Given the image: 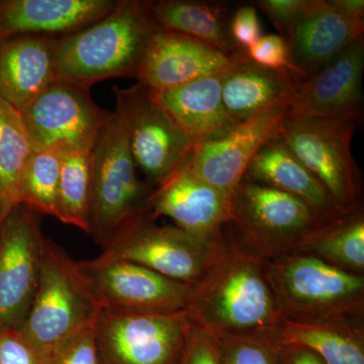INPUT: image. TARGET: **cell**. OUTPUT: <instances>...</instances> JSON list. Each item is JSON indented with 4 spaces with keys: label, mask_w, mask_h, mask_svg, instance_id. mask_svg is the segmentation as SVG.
Masks as SVG:
<instances>
[{
    "label": "cell",
    "mask_w": 364,
    "mask_h": 364,
    "mask_svg": "<svg viewBox=\"0 0 364 364\" xmlns=\"http://www.w3.org/2000/svg\"><path fill=\"white\" fill-rule=\"evenodd\" d=\"M269 261L238 239L193 287L188 313L215 338L274 335L284 322L270 279Z\"/></svg>",
    "instance_id": "6da1fadb"
},
{
    "label": "cell",
    "mask_w": 364,
    "mask_h": 364,
    "mask_svg": "<svg viewBox=\"0 0 364 364\" xmlns=\"http://www.w3.org/2000/svg\"><path fill=\"white\" fill-rule=\"evenodd\" d=\"M157 31L149 1L117 0L104 18L55 39V80L91 88L107 79H136Z\"/></svg>",
    "instance_id": "7a4b0ae2"
},
{
    "label": "cell",
    "mask_w": 364,
    "mask_h": 364,
    "mask_svg": "<svg viewBox=\"0 0 364 364\" xmlns=\"http://www.w3.org/2000/svg\"><path fill=\"white\" fill-rule=\"evenodd\" d=\"M121 112L111 121L91 150L90 231L102 250L143 218L149 217L153 188L138 176Z\"/></svg>",
    "instance_id": "3957f363"
},
{
    "label": "cell",
    "mask_w": 364,
    "mask_h": 364,
    "mask_svg": "<svg viewBox=\"0 0 364 364\" xmlns=\"http://www.w3.org/2000/svg\"><path fill=\"white\" fill-rule=\"evenodd\" d=\"M100 310L77 261L46 238L39 286L18 331L54 356L67 342L95 325Z\"/></svg>",
    "instance_id": "277c9868"
},
{
    "label": "cell",
    "mask_w": 364,
    "mask_h": 364,
    "mask_svg": "<svg viewBox=\"0 0 364 364\" xmlns=\"http://www.w3.org/2000/svg\"><path fill=\"white\" fill-rule=\"evenodd\" d=\"M269 262L270 279L286 320H363V275L305 253L287 254Z\"/></svg>",
    "instance_id": "5b68a950"
},
{
    "label": "cell",
    "mask_w": 364,
    "mask_h": 364,
    "mask_svg": "<svg viewBox=\"0 0 364 364\" xmlns=\"http://www.w3.org/2000/svg\"><path fill=\"white\" fill-rule=\"evenodd\" d=\"M231 224L244 245L273 261L332 223L293 196L242 179L231 198Z\"/></svg>",
    "instance_id": "8992f818"
},
{
    "label": "cell",
    "mask_w": 364,
    "mask_h": 364,
    "mask_svg": "<svg viewBox=\"0 0 364 364\" xmlns=\"http://www.w3.org/2000/svg\"><path fill=\"white\" fill-rule=\"evenodd\" d=\"M230 237L203 239L143 218L117 235L102 253L195 287L221 257Z\"/></svg>",
    "instance_id": "52a82bcc"
},
{
    "label": "cell",
    "mask_w": 364,
    "mask_h": 364,
    "mask_svg": "<svg viewBox=\"0 0 364 364\" xmlns=\"http://www.w3.org/2000/svg\"><path fill=\"white\" fill-rule=\"evenodd\" d=\"M193 326L188 311L100 310L93 325L98 358L102 364H178Z\"/></svg>",
    "instance_id": "ba28073f"
},
{
    "label": "cell",
    "mask_w": 364,
    "mask_h": 364,
    "mask_svg": "<svg viewBox=\"0 0 364 364\" xmlns=\"http://www.w3.org/2000/svg\"><path fill=\"white\" fill-rule=\"evenodd\" d=\"M358 124L335 119L287 117L279 136L340 207L360 208V171L351 153Z\"/></svg>",
    "instance_id": "9c48e42d"
},
{
    "label": "cell",
    "mask_w": 364,
    "mask_h": 364,
    "mask_svg": "<svg viewBox=\"0 0 364 364\" xmlns=\"http://www.w3.org/2000/svg\"><path fill=\"white\" fill-rule=\"evenodd\" d=\"M132 156L144 181L154 189L186 165L196 144L169 112L151 97L146 86L114 87Z\"/></svg>",
    "instance_id": "30bf717a"
},
{
    "label": "cell",
    "mask_w": 364,
    "mask_h": 364,
    "mask_svg": "<svg viewBox=\"0 0 364 364\" xmlns=\"http://www.w3.org/2000/svg\"><path fill=\"white\" fill-rule=\"evenodd\" d=\"M77 263L100 310L147 314L188 310L193 291L188 284L105 253Z\"/></svg>",
    "instance_id": "8fae6325"
},
{
    "label": "cell",
    "mask_w": 364,
    "mask_h": 364,
    "mask_svg": "<svg viewBox=\"0 0 364 364\" xmlns=\"http://www.w3.org/2000/svg\"><path fill=\"white\" fill-rule=\"evenodd\" d=\"M36 149L91 151L111 121L90 88L55 80L21 112Z\"/></svg>",
    "instance_id": "7c38bea8"
},
{
    "label": "cell",
    "mask_w": 364,
    "mask_h": 364,
    "mask_svg": "<svg viewBox=\"0 0 364 364\" xmlns=\"http://www.w3.org/2000/svg\"><path fill=\"white\" fill-rule=\"evenodd\" d=\"M46 238L39 215L20 205L0 226V332L18 331L39 286Z\"/></svg>",
    "instance_id": "4fadbf2b"
},
{
    "label": "cell",
    "mask_w": 364,
    "mask_h": 364,
    "mask_svg": "<svg viewBox=\"0 0 364 364\" xmlns=\"http://www.w3.org/2000/svg\"><path fill=\"white\" fill-rule=\"evenodd\" d=\"M289 104L236 124L224 135L196 144L186 163L195 176L232 198L256 153L279 135L289 117Z\"/></svg>",
    "instance_id": "5bb4252c"
},
{
    "label": "cell",
    "mask_w": 364,
    "mask_h": 364,
    "mask_svg": "<svg viewBox=\"0 0 364 364\" xmlns=\"http://www.w3.org/2000/svg\"><path fill=\"white\" fill-rule=\"evenodd\" d=\"M364 38L345 49L329 65L296 85L289 117L363 119Z\"/></svg>",
    "instance_id": "9a60e30c"
},
{
    "label": "cell",
    "mask_w": 364,
    "mask_h": 364,
    "mask_svg": "<svg viewBox=\"0 0 364 364\" xmlns=\"http://www.w3.org/2000/svg\"><path fill=\"white\" fill-rule=\"evenodd\" d=\"M150 219L167 217L174 226L203 239H221L231 224V198L218 191L186 165L153 189L148 200Z\"/></svg>",
    "instance_id": "2e32d148"
},
{
    "label": "cell",
    "mask_w": 364,
    "mask_h": 364,
    "mask_svg": "<svg viewBox=\"0 0 364 364\" xmlns=\"http://www.w3.org/2000/svg\"><path fill=\"white\" fill-rule=\"evenodd\" d=\"M232 60L202 41L159 30L151 38L136 79L149 90H168L222 73Z\"/></svg>",
    "instance_id": "e0dca14e"
},
{
    "label": "cell",
    "mask_w": 364,
    "mask_h": 364,
    "mask_svg": "<svg viewBox=\"0 0 364 364\" xmlns=\"http://www.w3.org/2000/svg\"><path fill=\"white\" fill-rule=\"evenodd\" d=\"M363 18L336 9L330 0H314L312 7L291 28L286 39L291 63L303 80L334 61L363 37Z\"/></svg>",
    "instance_id": "ac0fdd59"
},
{
    "label": "cell",
    "mask_w": 364,
    "mask_h": 364,
    "mask_svg": "<svg viewBox=\"0 0 364 364\" xmlns=\"http://www.w3.org/2000/svg\"><path fill=\"white\" fill-rule=\"evenodd\" d=\"M116 4L117 0H0V41L70 35L104 18Z\"/></svg>",
    "instance_id": "d6986e66"
},
{
    "label": "cell",
    "mask_w": 364,
    "mask_h": 364,
    "mask_svg": "<svg viewBox=\"0 0 364 364\" xmlns=\"http://www.w3.org/2000/svg\"><path fill=\"white\" fill-rule=\"evenodd\" d=\"M243 179L263 184L305 203L326 222L334 223L353 212L340 207L327 189L280 139L273 136L249 163Z\"/></svg>",
    "instance_id": "ffe728a7"
},
{
    "label": "cell",
    "mask_w": 364,
    "mask_h": 364,
    "mask_svg": "<svg viewBox=\"0 0 364 364\" xmlns=\"http://www.w3.org/2000/svg\"><path fill=\"white\" fill-rule=\"evenodd\" d=\"M221 83L225 112L236 126L273 107L291 105L299 81L291 74L263 68L239 54L222 72Z\"/></svg>",
    "instance_id": "44dd1931"
},
{
    "label": "cell",
    "mask_w": 364,
    "mask_h": 364,
    "mask_svg": "<svg viewBox=\"0 0 364 364\" xmlns=\"http://www.w3.org/2000/svg\"><path fill=\"white\" fill-rule=\"evenodd\" d=\"M55 39L21 36L0 41V97L20 112L55 81Z\"/></svg>",
    "instance_id": "7402d4cb"
},
{
    "label": "cell",
    "mask_w": 364,
    "mask_h": 364,
    "mask_svg": "<svg viewBox=\"0 0 364 364\" xmlns=\"http://www.w3.org/2000/svg\"><path fill=\"white\" fill-rule=\"evenodd\" d=\"M221 74L168 90L148 88L153 100L169 112L196 145L224 135L235 126L223 105Z\"/></svg>",
    "instance_id": "603a6c76"
},
{
    "label": "cell",
    "mask_w": 364,
    "mask_h": 364,
    "mask_svg": "<svg viewBox=\"0 0 364 364\" xmlns=\"http://www.w3.org/2000/svg\"><path fill=\"white\" fill-rule=\"evenodd\" d=\"M151 16L160 31L182 33L233 57L243 54L229 33V4L193 0L149 1Z\"/></svg>",
    "instance_id": "cb8c5ba5"
},
{
    "label": "cell",
    "mask_w": 364,
    "mask_h": 364,
    "mask_svg": "<svg viewBox=\"0 0 364 364\" xmlns=\"http://www.w3.org/2000/svg\"><path fill=\"white\" fill-rule=\"evenodd\" d=\"M275 336L282 344L305 347L325 364H364L363 320H284Z\"/></svg>",
    "instance_id": "d4e9b609"
},
{
    "label": "cell",
    "mask_w": 364,
    "mask_h": 364,
    "mask_svg": "<svg viewBox=\"0 0 364 364\" xmlns=\"http://www.w3.org/2000/svg\"><path fill=\"white\" fill-rule=\"evenodd\" d=\"M35 149L21 112L0 97V226L21 205V178Z\"/></svg>",
    "instance_id": "484cf974"
},
{
    "label": "cell",
    "mask_w": 364,
    "mask_h": 364,
    "mask_svg": "<svg viewBox=\"0 0 364 364\" xmlns=\"http://www.w3.org/2000/svg\"><path fill=\"white\" fill-rule=\"evenodd\" d=\"M294 252L310 254L343 272L363 275V208L318 230Z\"/></svg>",
    "instance_id": "4316f807"
},
{
    "label": "cell",
    "mask_w": 364,
    "mask_h": 364,
    "mask_svg": "<svg viewBox=\"0 0 364 364\" xmlns=\"http://www.w3.org/2000/svg\"><path fill=\"white\" fill-rule=\"evenodd\" d=\"M62 149H35L26 163L21 183V205L38 215L61 222L59 203Z\"/></svg>",
    "instance_id": "83f0119b"
},
{
    "label": "cell",
    "mask_w": 364,
    "mask_h": 364,
    "mask_svg": "<svg viewBox=\"0 0 364 364\" xmlns=\"http://www.w3.org/2000/svg\"><path fill=\"white\" fill-rule=\"evenodd\" d=\"M61 223L88 234L91 203V151L62 150L59 186Z\"/></svg>",
    "instance_id": "f1b7e54d"
},
{
    "label": "cell",
    "mask_w": 364,
    "mask_h": 364,
    "mask_svg": "<svg viewBox=\"0 0 364 364\" xmlns=\"http://www.w3.org/2000/svg\"><path fill=\"white\" fill-rule=\"evenodd\" d=\"M215 339L225 364H284V347L274 335Z\"/></svg>",
    "instance_id": "f546056e"
},
{
    "label": "cell",
    "mask_w": 364,
    "mask_h": 364,
    "mask_svg": "<svg viewBox=\"0 0 364 364\" xmlns=\"http://www.w3.org/2000/svg\"><path fill=\"white\" fill-rule=\"evenodd\" d=\"M246 57L263 68L269 70L287 72L301 82L303 78L291 63L289 46L286 39L280 35L262 36L245 53Z\"/></svg>",
    "instance_id": "4dcf8cb0"
},
{
    "label": "cell",
    "mask_w": 364,
    "mask_h": 364,
    "mask_svg": "<svg viewBox=\"0 0 364 364\" xmlns=\"http://www.w3.org/2000/svg\"><path fill=\"white\" fill-rule=\"evenodd\" d=\"M0 364H54V356L41 350L18 330L0 332Z\"/></svg>",
    "instance_id": "1f68e13d"
},
{
    "label": "cell",
    "mask_w": 364,
    "mask_h": 364,
    "mask_svg": "<svg viewBox=\"0 0 364 364\" xmlns=\"http://www.w3.org/2000/svg\"><path fill=\"white\" fill-rule=\"evenodd\" d=\"M313 4L314 0H260L257 6L279 30L280 36L286 38Z\"/></svg>",
    "instance_id": "d6a6232c"
},
{
    "label": "cell",
    "mask_w": 364,
    "mask_h": 364,
    "mask_svg": "<svg viewBox=\"0 0 364 364\" xmlns=\"http://www.w3.org/2000/svg\"><path fill=\"white\" fill-rule=\"evenodd\" d=\"M229 33L237 49L245 54L262 37V28L255 7L245 4L232 14Z\"/></svg>",
    "instance_id": "836d02e7"
},
{
    "label": "cell",
    "mask_w": 364,
    "mask_h": 364,
    "mask_svg": "<svg viewBox=\"0 0 364 364\" xmlns=\"http://www.w3.org/2000/svg\"><path fill=\"white\" fill-rule=\"evenodd\" d=\"M178 364H225L217 339L193 323Z\"/></svg>",
    "instance_id": "e575fe53"
},
{
    "label": "cell",
    "mask_w": 364,
    "mask_h": 364,
    "mask_svg": "<svg viewBox=\"0 0 364 364\" xmlns=\"http://www.w3.org/2000/svg\"><path fill=\"white\" fill-rule=\"evenodd\" d=\"M54 364H102L95 347L93 326L61 347L55 353Z\"/></svg>",
    "instance_id": "d590c367"
},
{
    "label": "cell",
    "mask_w": 364,
    "mask_h": 364,
    "mask_svg": "<svg viewBox=\"0 0 364 364\" xmlns=\"http://www.w3.org/2000/svg\"><path fill=\"white\" fill-rule=\"evenodd\" d=\"M282 347L284 364H325L315 353L305 347L284 344H282Z\"/></svg>",
    "instance_id": "8d00e7d4"
},
{
    "label": "cell",
    "mask_w": 364,
    "mask_h": 364,
    "mask_svg": "<svg viewBox=\"0 0 364 364\" xmlns=\"http://www.w3.org/2000/svg\"><path fill=\"white\" fill-rule=\"evenodd\" d=\"M330 2L341 11L342 13L353 16V18H363L364 1L363 0H330Z\"/></svg>",
    "instance_id": "74e56055"
}]
</instances>
